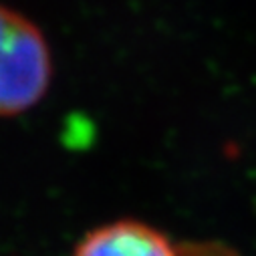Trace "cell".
<instances>
[{"label": "cell", "instance_id": "obj_1", "mask_svg": "<svg viewBox=\"0 0 256 256\" xmlns=\"http://www.w3.org/2000/svg\"><path fill=\"white\" fill-rule=\"evenodd\" d=\"M50 83V52L42 32L22 14L0 6V117L30 109Z\"/></svg>", "mask_w": 256, "mask_h": 256}, {"label": "cell", "instance_id": "obj_2", "mask_svg": "<svg viewBox=\"0 0 256 256\" xmlns=\"http://www.w3.org/2000/svg\"><path fill=\"white\" fill-rule=\"evenodd\" d=\"M75 256H178V250L158 230L123 220L87 234Z\"/></svg>", "mask_w": 256, "mask_h": 256}, {"label": "cell", "instance_id": "obj_3", "mask_svg": "<svg viewBox=\"0 0 256 256\" xmlns=\"http://www.w3.org/2000/svg\"><path fill=\"white\" fill-rule=\"evenodd\" d=\"M178 256H236L234 252L220 246H184L178 250Z\"/></svg>", "mask_w": 256, "mask_h": 256}]
</instances>
